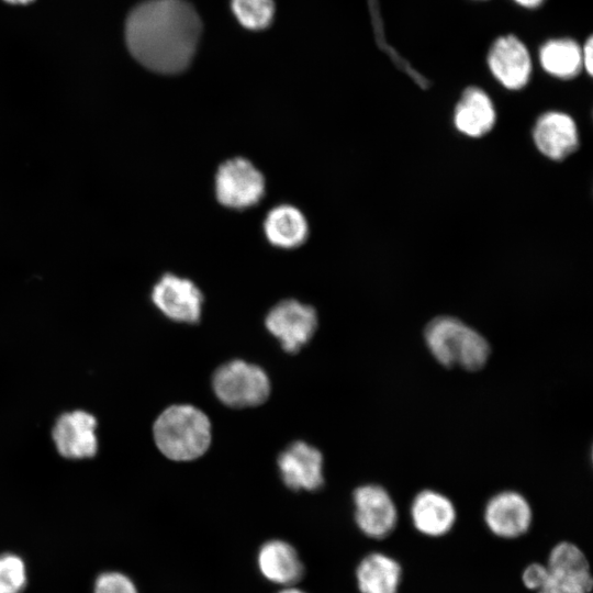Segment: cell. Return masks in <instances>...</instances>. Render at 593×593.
I'll return each mask as SVG.
<instances>
[{
  "instance_id": "obj_1",
  "label": "cell",
  "mask_w": 593,
  "mask_h": 593,
  "mask_svg": "<svg viewBox=\"0 0 593 593\" xmlns=\"http://www.w3.org/2000/svg\"><path fill=\"white\" fill-rule=\"evenodd\" d=\"M202 33L195 9L184 0H147L125 23L126 46L145 68L176 75L191 64Z\"/></svg>"
},
{
  "instance_id": "obj_2",
  "label": "cell",
  "mask_w": 593,
  "mask_h": 593,
  "mask_svg": "<svg viewBox=\"0 0 593 593\" xmlns=\"http://www.w3.org/2000/svg\"><path fill=\"white\" fill-rule=\"evenodd\" d=\"M154 440L160 452L175 461H191L206 452L212 440L209 417L189 404L164 410L153 426Z\"/></svg>"
},
{
  "instance_id": "obj_3",
  "label": "cell",
  "mask_w": 593,
  "mask_h": 593,
  "mask_svg": "<svg viewBox=\"0 0 593 593\" xmlns=\"http://www.w3.org/2000/svg\"><path fill=\"white\" fill-rule=\"evenodd\" d=\"M427 349L443 367L481 370L489 361L491 347L478 331L454 316H437L424 331Z\"/></svg>"
},
{
  "instance_id": "obj_4",
  "label": "cell",
  "mask_w": 593,
  "mask_h": 593,
  "mask_svg": "<svg viewBox=\"0 0 593 593\" xmlns=\"http://www.w3.org/2000/svg\"><path fill=\"white\" fill-rule=\"evenodd\" d=\"M214 195L226 209L243 211L257 205L266 194V178L248 158L235 156L222 161L214 174Z\"/></svg>"
},
{
  "instance_id": "obj_5",
  "label": "cell",
  "mask_w": 593,
  "mask_h": 593,
  "mask_svg": "<svg viewBox=\"0 0 593 593\" xmlns=\"http://www.w3.org/2000/svg\"><path fill=\"white\" fill-rule=\"evenodd\" d=\"M216 398L225 405L244 409L262 404L270 394L266 371L245 360H231L219 367L212 378Z\"/></svg>"
},
{
  "instance_id": "obj_6",
  "label": "cell",
  "mask_w": 593,
  "mask_h": 593,
  "mask_svg": "<svg viewBox=\"0 0 593 593\" xmlns=\"http://www.w3.org/2000/svg\"><path fill=\"white\" fill-rule=\"evenodd\" d=\"M318 325L316 310L296 299H284L275 304L265 317L267 331L287 353H298L313 337Z\"/></svg>"
},
{
  "instance_id": "obj_7",
  "label": "cell",
  "mask_w": 593,
  "mask_h": 593,
  "mask_svg": "<svg viewBox=\"0 0 593 593\" xmlns=\"http://www.w3.org/2000/svg\"><path fill=\"white\" fill-rule=\"evenodd\" d=\"M150 299L157 310L176 323L197 324L201 320L204 295L194 281L166 272L154 284Z\"/></svg>"
},
{
  "instance_id": "obj_8",
  "label": "cell",
  "mask_w": 593,
  "mask_h": 593,
  "mask_svg": "<svg viewBox=\"0 0 593 593\" xmlns=\"http://www.w3.org/2000/svg\"><path fill=\"white\" fill-rule=\"evenodd\" d=\"M353 501L356 525L365 536L383 539L396 528L398 507L382 485L369 483L356 488Z\"/></svg>"
},
{
  "instance_id": "obj_9",
  "label": "cell",
  "mask_w": 593,
  "mask_h": 593,
  "mask_svg": "<svg viewBox=\"0 0 593 593\" xmlns=\"http://www.w3.org/2000/svg\"><path fill=\"white\" fill-rule=\"evenodd\" d=\"M483 521L494 536L514 539L529 530L533 523V510L522 493L504 490L486 501Z\"/></svg>"
},
{
  "instance_id": "obj_10",
  "label": "cell",
  "mask_w": 593,
  "mask_h": 593,
  "mask_svg": "<svg viewBox=\"0 0 593 593\" xmlns=\"http://www.w3.org/2000/svg\"><path fill=\"white\" fill-rule=\"evenodd\" d=\"M486 60L494 78L506 89H522L530 79L529 52L515 35L497 37L489 48Z\"/></svg>"
},
{
  "instance_id": "obj_11",
  "label": "cell",
  "mask_w": 593,
  "mask_h": 593,
  "mask_svg": "<svg viewBox=\"0 0 593 593\" xmlns=\"http://www.w3.org/2000/svg\"><path fill=\"white\" fill-rule=\"evenodd\" d=\"M97 418L82 410L63 413L52 429L58 454L68 459L93 457L98 451Z\"/></svg>"
},
{
  "instance_id": "obj_12",
  "label": "cell",
  "mask_w": 593,
  "mask_h": 593,
  "mask_svg": "<svg viewBox=\"0 0 593 593\" xmlns=\"http://www.w3.org/2000/svg\"><path fill=\"white\" fill-rule=\"evenodd\" d=\"M283 483L293 491H316L324 484L321 451L301 440L289 445L277 459Z\"/></svg>"
},
{
  "instance_id": "obj_13",
  "label": "cell",
  "mask_w": 593,
  "mask_h": 593,
  "mask_svg": "<svg viewBox=\"0 0 593 593\" xmlns=\"http://www.w3.org/2000/svg\"><path fill=\"white\" fill-rule=\"evenodd\" d=\"M410 516L414 528L419 534L428 537H441L455 526L457 511L454 502L446 494L424 489L413 497Z\"/></svg>"
},
{
  "instance_id": "obj_14",
  "label": "cell",
  "mask_w": 593,
  "mask_h": 593,
  "mask_svg": "<svg viewBox=\"0 0 593 593\" xmlns=\"http://www.w3.org/2000/svg\"><path fill=\"white\" fill-rule=\"evenodd\" d=\"M533 138L537 149L553 160L569 156L577 149L579 143L574 120L559 111L546 112L537 119Z\"/></svg>"
},
{
  "instance_id": "obj_15",
  "label": "cell",
  "mask_w": 593,
  "mask_h": 593,
  "mask_svg": "<svg viewBox=\"0 0 593 593\" xmlns=\"http://www.w3.org/2000/svg\"><path fill=\"white\" fill-rule=\"evenodd\" d=\"M262 232L271 246L289 250L302 246L307 240L310 225L301 209L291 203H280L266 213Z\"/></svg>"
},
{
  "instance_id": "obj_16",
  "label": "cell",
  "mask_w": 593,
  "mask_h": 593,
  "mask_svg": "<svg viewBox=\"0 0 593 593\" xmlns=\"http://www.w3.org/2000/svg\"><path fill=\"white\" fill-rule=\"evenodd\" d=\"M256 562L262 578L281 588L295 585L304 573L303 562L295 548L281 539L262 544Z\"/></svg>"
},
{
  "instance_id": "obj_17",
  "label": "cell",
  "mask_w": 593,
  "mask_h": 593,
  "mask_svg": "<svg viewBox=\"0 0 593 593\" xmlns=\"http://www.w3.org/2000/svg\"><path fill=\"white\" fill-rule=\"evenodd\" d=\"M496 112L489 94L479 87H468L454 112L456 128L469 136L481 137L495 124Z\"/></svg>"
},
{
  "instance_id": "obj_18",
  "label": "cell",
  "mask_w": 593,
  "mask_h": 593,
  "mask_svg": "<svg viewBox=\"0 0 593 593\" xmlns=\"http://www.w3.org/2000/svg\"><path fill=\"white\" fill-rule=\"evenodd\" d=\"M401 580V564L383 552L368 553L356 568L360 593H398Z\"/></svg>"
},
{
  "instance_id": "obj_19",
  "label": "cell",
  "mask_w": 593,
  "mask_h": 593,
  "mask_svg": "<svg viewBox=\"0 0 593 593\" xmlns=\"http://www.w3.org/2000/svg\"><path fill=\"white\" fill-rule=\"evenodd\" d=\"M542 69L559 79H572L583 68L582 47L571 38H552L539 48Z\"/></svg>"
},
{
  "instance_id": "obj_20",
  "label": "cell",
  "mask_w": 593,
  "mask_h": 593,
  "mask_svg": "<svg viewBox=\"0 0 593 593\" xmlns=\"http://www.w3.org/2000/svg\"><path fill=\"white\" fill-rule=\"evenodd\" d=\"M546 566L552 575L593 584L589 560L573 542H558L550 550Z\"/></svg>"
},
{
  "instance_id": "obj_21",
  "label": "cell",
  "mask_w": 593,
  "mask_h": 593,
  "mask_svg": "<svg viewBox=\"0 0 593 593\" xmlns=\"http://www.w3.org/2000/svg\"><path fill=\"white\" fill-rule=\"evenodd\" d=\"M231 4L240 25L251 31L268 27L275 16L273 0H232Z\"/></svg>"
},
{
  "instance_id": "obj_22",
  "label": "cell",
  "mask_w": 593,
  "mask_h": 593,
  "mask_svg": "<svg viewBox=\"0 0 593 593\" xmlns=\"http://www.w3.org/2000/svg\"><path fill=\"white\" fill-rule=\"evenodd\" d=\"M27 584L26 566L13 552L0 553V593H23Z\"/></svg>"
},
{
  "instance_id": "obj_23",
  "label": "cell",
  "mask_w": 593,
  "mask_h": 593,
  "mask_svg": "<svg viewBox=\"0 0 593 593\" xmlns=\"http://www.w3.org/2000/svg\"><path fill=\"white\" fill-rule=\"evenodd\" d=\"M93 593H139L134 581L121 571L101 572L94 580Z\"/></svg>"
},
{
  "instance_id": "obj_24",
  "label": "cell",
  "mask_w": 593,
  "mask_h": 593,
  "mask_svg": "<svg viewBox=\"0 0 593 593\" xmlns=\"http://www.w3.org/2000/svg\"><path fill=\"white\" fill-rule=\"evenodd\" d=\"M593 584L550 574L548 582L535 593H591Z\"/></svg>"
},
{
  "instance_id": "obj_25",
  "label": "cell",
  "mask_w": 593,
  "mask_h": 593,
  "mask_svg": "<svg viewBox=\"0 0 593 593\" xmlns=\"http://www.w3.org/2000/svg\"><path fill=\"white\" fill-rule=\"evenodd\" d=\"M550 572L546 564L539 562L529 563L522 573L525 588L534 592L541 589L549 580Z\"/></svg>"
},
{
  "instance_id": "obj_26",
  "label": "cell",
  "mask_w": 593,
  "mask_h": 593,
  "mask_svg": "<svg viewBox=\"0 0 593 593\" xmlns=\"http://www.w3.org/2000/svg\"><path fill=\"white\" fill-rule=\"evenodd\" d=\"M582 64L585 71L591 76L593 70V40L590 36L582 47Z\"/></svg>"
},
{
  "instance_id": "obj_27",
  "label": "cell",
  "mask_w": 593,
  "mask_h": 593,
  "mask_svg": "<svg viewBox=\"0 0 593 593\" xmlns=\"http://www.w3.org/2000/svg\"><path fill=\"white\" fill-rule=\"evenodd\" d=\"M518 5L526 9H535L542 4L545 0H513Z\"/></svg>"
},
{
  "instance_id": "obj_28",
  "label": "cell",
  "mask_w": 593,
  "mask_h": 593,
  "mask_svg": "<svg viewBox=\"0 0 593 593\" xmlns=\"http://www.w3.org/2000/svg\"><path fill=\"white\" fill-rule=\"evenodd\" d=\"M277 593H306V592L295 585H290V586L281 588V590L278 591Z\"/></svg>"
},
{
  "instance_id": "obj_29",
  "label": "cell",
  "mask_w": 593,
  "mask_h": 593,
  "mask_svg": "<svg viewBox=\"0 0 593 593\" xmlns=\"http://www.w3.org/2000/svg\"><path fill=\"white\" fill-rule=\"evenodd\" d=\"M4 1L12 4H25V3H30L33 0H4Z\"/></svg>"
}]
</instances>
